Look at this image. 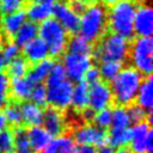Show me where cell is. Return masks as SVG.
<instances>
[{"label":"cell","mask_w":153,"mask_h":153,"mask_svg":"<svg viewBox=\"0 0 153 153\" xmlns=\"http://www.w3.org/2000/svg\"><path fill=\"white\" fill-rule=\"evenodd\" d=\"M93 115H94V111H92L90 108H86V109L81 110V116H82V118L86 120V121H92Z\"/></svg>","instance_id":"7bdbcfd3"},{"label":"cell","mask_w":153,"mask_h":153,"mask_svg":"<svg viewBox=\"0 0 153 153\" xmlns=\"http://www.w3.org/2000/svg\"><path fill=\"white\" fill-rule=\"evenodd\" d=\"M97 153H115V148L111 147L110 145H104L97 148Z\"/></svg>","instance_id":"ee69618b"},{"label":"cell","mask_w":153,"mask_h":153,"mask_svg":"<svg viewBox=\"0 0 153 153\" xmlns=\"http://www.w3.org/2000/svg\"><path fill=\"white\" fill-rule=\"evenodd\" d=\"M68 6L76 13L80 14L85 11V8L87 7V0H69Z\"/></svg>","instance_id":"60d3db41"},{"label":"cell","mask_w":153,"mask_h":153,"mask_svg":"<svg viewBox=\"0 0 153 153\" xmlns=\"http://www.w3.org/2000/svg\"><path fill=\"white\" fill-rule=\"evenodd\" d=\"M13 145H14V153H32L26 130L24 128L17 127L13 131Z\"/></svg>","instance_id":"f546056e"},{"label":"cell","mask_w":153,"mask_h":153,"mask_svg":"<svg viewBox=\"0 0 153 153\" xmlns=\"http://www.w3.org/2000/svg\"><path fill=\"white\" fill-rule=\"evenodd\" d=\"M106 10L102 4L87 5L79 20V35L90 43L99 41L108 27Z\"/></svg>","instance_id":"7a4b0ae2"},{"label":"cell","mask_w":153,"mask_h":153,"mask_svg":"<svg viewBox=\"0 0 153 153\" xmlns=\"http://www.w3.org/2000/svg\"><path fill=\"white\" fill-rule=\"evenodd\" d=\"M129 42L127 38L116 35L108 33L104 35L94 51V57L103 61H115V62H124L129 55Z\"/></svg>","instance_id":"5b68a950"},{"label":"cell","mask_w":153,"mask_h":153,"mask_svg":"<svg viewBox=\"0 0 153 153\" xmlns=\"http://www.w3.org/2000/svg\"><path fill=\"white\" fill-rule=\"evenodd\" d=\"M26 19L27 18L25 11L23 10H18L16 12L4 14L1 19V31L8 37H13L16 32L19 30V27L26 22Z\"/></svg>","instance_id":"ac0fdd59"},{"label":"cell","mask_w":153,"mask_h":153,"mask_svg":"<svg viewBox=\"0 0 153 153\" xmlns=\"http://www.w3.org/2000/svg\"><path fill=\"white\" fill-rule=\"evenodd\" d=\"M10 102V78L1 73L0 74V110L4 109Z\"/></svg>","instance_id":"e575fe53"},{"label":"cell","mask_w":153,"mask_h":153,"mask_svg":"<svg viewBox=\"0 0 153 153\" xmlns=\"http://www.w3.org/2000/svg\"><path fill=\"white\" fill-rule=\"evenodd\" d=\"M38 37L45 43L49 55L59 57L65 54L68 32L54 18H49L38 25Z\"/></svg>","instance_id":"277c9868"},{"label":"cell","mask_w":153,"mask_h":153,"mask_svg":"<svg viewBox=\"0 0 153 153\" xmlns=\"http://www.w3.org/2000/svg\"><path fill=\"white\" fill-rule=\"evenodd\" d=\"M112 92L105 81H98L90 86L88 91V108L92 111H99L110 108L112 104Z\"/></svg>","instance_id":"8fae6325"},{"label":"cell","mask_w":153,"mask_h":153,"mask_svg":"<svg viewBox=\"0 0 153 153\" xmlns=\"http://www.w3.org/2000/svg\"><path fill=\"white\" fill-rule=\"evenodd\" d=\"M72 137L79 145H91L94 147H100L108 143L106 131L91 123H85L75 128Z\"/></svg>","instance_id":"30bf717a"},{"label":"cell","mask_w":153,"mask_h":153,"mask_svg":"<svg viewBox=\"0 0 153 153\" xmlns=\"http://www.w3.org/2000/svg\"><path fill=\"white\" fill-rule=\"evenodd\" d=\"M47 81V103L60 111L71 106L73 81L68 78L60 80H45Z\"/></svg>","instance_id":"52a82bcc"},{"label":"cell","mask_w":153,"mask_h":153,"mask_svg":"<svg viewBox=\"0 0 153 153\" xmlns=\"http://www.w3.org/2000/svg\"><path fill=\"white\" fill-rule=\"evenodd\" d=\"M5 68H6V62H5V60H4V56H2L1 49H0V74L4 72Z\"/></svg>","instance_id":"bcb514c9"},{"label":"cell","mask_w":153,"mask_h":153,"mask_svg":"<svg viewBox=\"0 0 153 153\" xmlns=\"http://www.w3.org/2000/svg\"><path fill=\"white\" fill-rule=\"evenodd\" d=\"M4 115L7 120V123L13 127H20L23 124V115H22V106L17 102H8L7 105L4 108Z\"/></svg>","instance_id":"83f0119b"},{"label":"cell","mask_w":153,"mask_h":153,"mask_svg":"<svg viewBox=\"0 0 153 153\" xmlns=\"http://www.w3.org/2000/svg\"><path fill=\"white\" fill-rule=\"evenodd\" d=\"M103 4H105V5H114V4H116V2H118V1H121V0H100Z\"/></svg>","instance_id":"c3c4849f"},{"label":"cell","mask_w":153,"mask_h":153,"mask_svg":"<svg viewBox=\"0 0 153 153\" xmlns=\"http://www.w3.org/2000/svg\"><path fill=\"white\" fill-rule=\"evenodd\" d=\"M121 68H122V63H120V62H115V61L100 62V65L98 67L100 79H103L105 81H112L120 73Z\"/></svg>","instance_id":"4dcf8cb0"},{"label":"cell","mask_w":153,"mask_h":153,"mask_svg":"<svg viewBox=\"0 0 153 153\" xmlns=\"http://www.w3.org/2000/svg\"><path fill=\"white\" fill-rule=\"evenodd\" d=\"M54 19L68 32L75 33L79 30L80 16L76 14L66 2H57L53 11Z\"/></svg>","instance_id":"7c38bea8"},{"label":"cell","mask_w":153,"mask_h":153,"mask_svg":"<svg viewBox=\"0 0 153 153\" xmlns=\"http://www.w3.org/2000/svg\"><path fill=\"white\" fill-rule=\"evenodd\" d=\"M69 53H75V54H82V55H91L92 54V43L86 41L84 37L80 35H75L71 39H68L67 48Z\"/></svg>","instance_id":"4316f807"},{"label":"cell","mask_w":153,"mask_h":153,"mask_svg":"<svg viewBox=\"0 0 153 153\" xmlns=\"http://www.w3.org/2000/svg\"><path fill=\"white\" fill-rule=\"evenodd\" d=\"M7 127H8L7 120H6L5 115H4V112L0 110V131H4V130H6V129H7Z\"/></svg>","instance_id":"f6af8a7d"},{"label":"cell","mask_w":153,"mask_h":153,"mask_svg":"<svg viewBox=\"0 0 153 153\" xmlns=\"http://www.w3.org/2000/svg\"><path fill=\"white\" fill-rule=\"evenodd\" d=\"M1 54L4 56V60L6 63H8L10 61L17 59L20 56V48L14 43V42H7L2 49H1Z\"/></svg>","instance_id":"8d00e7d4"},{"label":"cell","mask_w":153,"mask_h":153,"mask_svg":"<svg viewBox=\"0 0 153 153\" xmlns=\"http://www.w3.org/2000/svg\"><path fill=\"white\" fill-rule=\"evenodd\" d=\"M130 61L142 75H149L153 71V39L151 37H137L129 45Z\"/></svg>","instance_id":"8992f818"},{"label":"cell","mask_w":153,"mask_h":153,"mask_svg":"<svg viewBox=\"0 0 153 153\" xmlns=\"http://www.w3.org/2000/svg\"><path fill=\"white\" fill-rule=\"evenodd\" d=\"M111 120H112V114H111V109H103L99 111H96L93 115V124L103 130L108 129L111 127Z\"/></svg>","instance_id":"d6a6232c"},{"label":"cell","mask_w":153,"mask_h":153,"mask_svg":"<svg viewBox=\"0 0 153 153\" xmlns=\"http://www.w3.org/2000/svg\"><path fill=\"white\" fill-rule=\"evenodd\" d=\"M37 36H38V25L30 20H26L19 27V30L16 32L13 37H14V43L20 48L27 44L30 41L36 38Z\"/></svg>","instance_id":"cb8c5ba5"},{"label":"cell","mask_w":153,"mask_h":153,"mask_svg":"<svg viewBox=\"0 0 153 153\" xmlns=\"http://www.w3.org/2000/svg\"><path fill=\"white\" fill-rule=\"evenodd\" d=\"M130 140V128H114L110 127L108 134V145L114 148L126 147Z\"/></svg>","instance_id":"484cf974"},{"label":"cell","mask_w":153,"mask_h":153,"mask_svg":"<svg viewBox=\"0 0 153 153\" xmlns=\"http://www.w3.org/2000/svg\"><path fill=\"white\" fill-rule=\"evenodd\" d=\"M7 65V76L11 79L14 78H22L26 76L29 72V62L24 57H17L12 61H10Z\"/></svg>","instance_id":"f1b7e54d"},{"label":"cell","mask_w":153,"mask_h":153,"mask_svg":"<svg viewBox=\"0 0 153 153\" xmlns=\"http://www.w3.org/2000/svg\"><path fill=\"white\" fill-rule=\"evenodd\" d=\"M130 152L151 153L153 148V133L148 121L135 123L130 128Z\"/></svg>","instance_id":"ba28073f"},{"label":"cell","mask_w":153,"mask_h":153,"mask_svg":"<svg viewBox=\"0 0 153 153\" xmlns=\"http://www.w3.org/2000/svg\"><path fill=\"white\" fill-rule=\"evenodd\" d=\"M136 105H139L141 109H143L146 112H149L153 106V80L148 75L147 78H143L136 97Z\"/></svg>","instance_id":"ffe728a7"},{"label":"cell","mask_w":153,"mask_h":153,"mask_svg":"<svg viewBox=\"0 0 153 153\" xmlns=\"http://www.w3.org/2000/svg\"><path fill=\"white\" fill-rule=\"evenodd\" d=\"M25 0H0V13L7 14L22 10Z\"/></svg>","instance_id":"74e56055"},{"label":"cell","mask_w":153,"mask_h":153,"mask_svg":"<svg viewBox=\"0 0 153 153\" xmlns=\"http://www.w3.org/2000/svg\"><path fill=\"white\" fill-rule=\"evenodd\" d=\"M136 5L131 0H121L111 5L106 12L108 26L112 33L120 35L127 39L134 36V16Z\"/></svg>","instance_id":"3957f363"},{"label":"cell","mask_w":153,"mask_h":153,"mask_svg":"<svg viewBox=\"0 0 153 153\" xmlns=\"http://www.w3.org/2000/svg\"><path fill=\"white\" fill-rule=\"evenodd\" d=\"M142 80L143 75L134 67L127 66L121 68L117 76L111 81L110 86L114 100L121 106L133 104Z\"/></svg>","instance_id":"6da1fadb"},{"label":"cell","mask_w":153,"mask_h":153,"mask_svg":"<svg viewBox=\"0 0 153 153\" xmlns=\"http://www.w3.org/2000/svg\"><path fill=\"white\" fill-rule=\"evenodd\" d=\"M78 143L69 135H59L51 139L44 153H76Z\"/></svg>","instance_id":"44dd1931"},{"label":"cell","mask_w":153,"mask_h":153,"mask_svg":"<svg viewBox=\"0 0 153 153\" xmlns=\"http://www.w3.org/2000/svg\"><path fill=\"white\" fill-rule=\"evenodd\" d=\"M0 153H14L13 131L8 129L0 131Z\"/></svg>","instance_id":"836d02e7"},{"label":"cell","mask_w":153,"mask_h":153,"mask_svg":"<svg viewBox=\"0 0 153 153\" xmlns=\"http://www.w3.org/2000/svg\"><path fill=\"white\" fill-rule=\"evenodd\" d=\"M26 135H27L31 149L35 152H43L53 139V136L42 126L30 127L26 130Z\"/></svg>","instance_id":"e0dca14e"},{"label":"cell","mask_w":153,"mask_h":153,"mask_svg":"<svg viewBox=\"0 0 153 153\" xmlns=\"http://www.w3.org/2000/svg\"><path fill=\"white\" fill-rule=\"evenodd\" d=\"M54 61L50 59H45L37 63H33L32 68L27 72V78L33 84H42L49 75V72L53 67Z\"/></svg>","instance_id":"d4e9b609"},{"label":"cell","mask_w":153,"mask_h":153,"mask_svg":"<svg viewBox=\"0 0 153 153\" xmlns=\"http://www.w3.org/2000/svg\"><path fill=\"white\" fill-rule=\"evenodd\" d=\"M23 54L24 59L30 63H37L48 59L49 56V51L45 43L38 36L23 47Z\"/></svg>","instance_id":"2e32d148"},{"label":"cell","mask_w":153,"mask_h":153,"mask_svg":"<svg viewBox=\"0 0 153 153\" xmlns=\"http://www.w3.org/2000/svg\"><path fill=\"white\" fill-rule=\"evenodd\" d=\"M82 80H84L87 85H90V86L93 85V84H96V82H98V81H100L102 79H100V74H99L98 68L91 66V67L87 69V72L85 73Z\"/></svg>","instance_id":"ab89813d"},{"label":"cell","mask_w":153,"mask_h":153,"mask_svg":"<svg viewBox=\"0 0 153 153\" xmlns=\"http://www.w3.org/2000/svg\"><path fill=\"white\" fill-rule=\"evenodd\" d=\"M57 2L59 0H32L25 11L26 18L38 25L42 22L51 18L54 6Z\"/></svg>","instance_id":"5bb4252c"},{"label":"cell","mask_w":153,"mask_h":153,"mask_svg":"<svg viewBox=\"0 0 153 153\" xmlns=\"http://www.w3.org/2000/svg\"><path fill=\"white\" fill-rule=\"evenodd\" d=\"M42 127L53 136L62 135V133L66 129V121L62 112L55 108H47L43 110V120H42Z\"/></svg>","instance_id":"9a60e30c"},{"label":"cell","mask_w":153,"mask_h":153,"mask_svg":"<svg viewBox=\"0 0 153 153\" xmlns=\"http://www.w3.org/2000/svg\"><path fill=\"white\" fill-rule=\"evenodd\" d=\"M66 75L71 81H81L85 73L92 66L91 55H82L67 51L62 56V63Z\"/></svg>","instance_id":"9c48e42d"},{"label":"cell","mask_w":153,"mask_h":153,"mask_svg":"<svg viewBox=\"0 0 153 153\" xmlns=\"http://www.w3.org/2000/svg\"><path fill=\"white\" fill-rule=\"evenodd\" d=\"M22 106V115H23V123L27 124L29 127L41 126L43 120V109L42 106L32 103L31 100H26Z\"/></svg>","instance_id":"7402d4cb"},{"label":"cell","mask_w":153,"mask_h":153,"mask_svg":"<svg viewBox=\"0 0 153 153\" xmlns=\"http://www.w3.org/2000/svg\"><path fill=\"white\" fill-rule=\"evenodd\" d=\"M88 91H90V85H87L84 80L78 81L75 85H73L71 105L75 110L81 111L88 108Z\"/></svg>","instance_id":"603a6c76"},{"label":"cell","mask_w":153,"mask_h":153,"mask_svg":"<svg viewBox=\"0 0 153 153\" xmlns=\"http://www.w3.org/2000/svg\"><path fill=\"white\" fill-rule=\"evenodd\" d=\"M134 35L139 37H151L153 33V10L148 5L136 7L134 16Z\"/></svg>","instance_id":"4fadbf2b"},{"label":"cell","mask_w":153,"mask_h":153,"mask_svg":"<svg viewBox=\"0 0 153 153\" xmlns=\"http://www.w3.org/2000/svg\"><path fill=\"white\" fill-rule=\"evenodd\" d=\"M30 100L39 106H43L47 104V90L45 86L42 84H35L31 94H30Z\"/></svg>","instance_id":"d590c367"},{"label":"cell","mask_w":153,"mask_h":153,"mask_svg":"<svg viewBox=\"0 0 153 153\" xmlns=\"http://www.w3.org/2000/svg\"><path fill=\"white\" fill-rule=\"evenodd\" d=\"M115 153H131V152H130V149L127 148V147H121V148H118L117 151H115Z\"/></svg>","instance_id":"7dc6e473"},{"label":"cell","mask_w":153,"mask_h":153,"mask_svg":"<svg viewBox=\"0 0 153 153\" xmlns=\"http://www.w3.org/2000/svg\"><path fill=\"white\" fill-rule=\"evenodd\" d=\"M76 153H97V148L91 145H79L76 147Z\"/></svg>","instance_id":"b9f144b4"},{"label":"cell","mask_w":153,"mask_h":153,"mask_svg":"<svg viewBox=\"0 0 153 153\" xmlns=\"http://www.w3.org/2000/svg\"><path fill=\"white\" fill-rule=\"evenodd\" d=\"M112 120H111V127L114 128H130V120L128 116V111L126 106H116L111 110Z\"/></svg>","instance_id":"1f68e13d"},{"label":"cell","mask_w":153,"mask_h":153,"mask_svg":"<svg viewBox=\"0 0 153 153\" xmlns=\"http://www.w3.org/2000/svg\"><path fill=\"white\" fill-rule=\"evenodd\" d=\"M128 111V116L130 120V123H139L142 121H146V111L143 109H141L139 105L136 104H130L129 108H127Z\"/></svg>","instance_id":"f35d334b"},{"label":"cell","mask_w":153,"mask_h":153,"mask_svg":"<svg viewBox=\"0 0 153 153\" xmlns=\"http://www.w3.org/2000/svg\"><path fill=\"white\" fill-rule=\"evenodd\" d=\"M35 84L26 76L14 78L10 80V96H12L17 100H27L30 99L31 91Z\"/></svg>","instance_id":"d6986e66"}]
</instances>
